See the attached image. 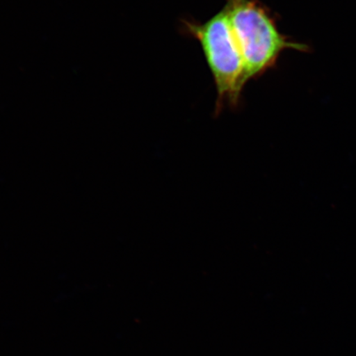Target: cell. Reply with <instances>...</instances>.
I'll use <instances>...</instances> for the list:
<instances>
[{
	"mask_svg": "<svg viewBox=\"0 0 356 356\" xmlns=\"http://www.w3.org/2000/svg\"><path fill=\"white\" fill-rule=\"evenodd\" d=\"M225 8L241 51L246 81L275 68L286 50L310 51L280 32L277 15L259 0H225Z\"/></svg>",
	"mask_w": 356,
	"mask_h": 356,
	"instance_id": "cell-1",
	"label": "cell"
},
{
	"mask_svg": "<svg viewBox=\"0 0 356 356\" xmlns=\"http://www.w3.org/2000/svg\"><path fill=\"white\" fill-rule=\"evenodd\" d=\"M182 33L197 40L210 69L217 93L215 113L237 108L245 86V65L225 8L204 22L182 19Z\"/></svg>",
	"mask_w": 356,
	"mask_h": 356,
	"instance_id": "cell-2",
	"label": "cell"
}]
</instances>
